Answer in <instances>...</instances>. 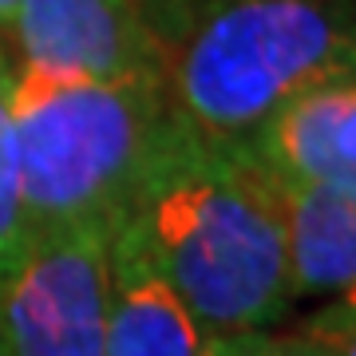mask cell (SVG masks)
<instances>
[{
    "label": "cell",
    "instance_id": "9",
    "mask_svg": "<svg viewBox=\"0 0 356 356\" xmlns=\"http://www.w3.org/2000/svg\"><path fill=\"white\" fill-rule=\"evenodd\" d=\"M13 83L16 72L0 51V281L16 269L28 250V229L20 214V178H16V135H13Z\"/></svg>",
    "mask_w": 356,
    "mask_h": 356
},
{
    "label": "cell",
    "instance_id": "1",
    "mask_svg": "<svg viewBox=\"0 0 356 356\" xmlns=\"http://www.w3.org/2000/svg\"><path fill=\"white\" fill-rule=\"evenodd\" d=\"M123 234L206 337L273 329L293 297L285 182L250 147L170 119Z\"/></svg>",
    "mask_w": 356,
    "mask_h": 356
},
{
    "label": "cell",
    "instance_id": "3",
    "mask_svg": "<svg viewBox=\"0 0 356 356\" xmlns=\"http://www.w3.org/2000/svg\"><path fill=\"white\" fill-rule=\"evenodd\" d=\"M170 119L163 79H76L20 67L13 135L28 242L79 226L115 234Z\"/></svg>",
    "mask_w": 356,
    "mask_h": 356
},
{
    "label": "cell",
    "instance_id": "6",
    "mask_svg": "<svg viewBox=\"0 0 356 356\" xmlns=\"http://www.w3.org/2000/svg\"><path fill=\"white\" fill-rule=\"evenodd\" d=\"M250 151L285 186H356V76L321 83L281 107Z\"/></svg>",
    "mask_w": 356,
    "mask_h": 356
},
{
    "label": "cell",
    "instance_id": "13",
    "mask_svg": "<svg viewBox=\"0 0 356 356\" xmlns=\"http://www.w3.org/2000/svg\"><path fill=\"white\" fill-rule=\"evenodd\" d=\"M16 8H20V0H0V36H8V32H13Z\"/></svg>",
    "mask_w": 356,
    "mask_h": 356
},
{
    "label": "cell",
    "instance_id": "4",
    "mask_svg": "<svg viewBox=\"0 0 356 356\" xmlns=\"http://www.w3.org/2000/svg\"><path fill=\"white\" fill-rule=\"evenodd\" d=\"M111 229L32 238L0 281V356H107Z\"/></svg>",
    "mask_w": 356,
    "mask_h": 356
},
{
    "label": "cell",
    "instance_id": "5",
    "mask_svg": "<svg viewBox=\"0 0 356 356\" xmlns=\"http://www.w3.org/2000/svg\"><path fill=\"white\" fill-rule=\"evenodd\" d=\"M28 72L163 79L166 44L139 0H20L13 32Z\"/></svg>",
    "mask_w": 356,
    "mask_h": 356
},
{
    "label": "cell",
    "instance_id": "2",
    "mask_svg": "<svg viewBox=\"0 0 356 356\" xmlns=\"http://www.w3.org/2000/svg\"><path fill=\"white\" fill-rule=\"evenodd\" d=\"M344 76H356V24L341 0H191L163 64L170 111L234 147Z\"/></svg>",
    "mask_w": 356,
    "mask_h": 356
},
{
    "label": "cell",
    "instance_id": "10",
    "mask_svg": "<svg viewBox=\"0 0 356 356\" xmlns=\"http://www.w3.org/2000/svg\"><path fill=\"white\" fill-rule=\"evenodd\" d=\"M289 337L313 356H356V289L301 317Z\"/></svg>",
    "mask_w": 356,
    "mask_h": 356
},
{
    "label": "cell",
    "instance_id": "11",
    "mask_svg": "<svg viewBox=\"0 0 356 356\" xmlns=\"http://www.w3.org/2000/svg\"><path fill=\"white\" fill-rule=\"evenodd\" d=\"M210 356H313L293 341L289 332H234V337H210Z\"/></svg>",
    "mask_w": 356,
    "mask_h": 356
},
{
    "label": "cell",
    "instance_id": "14",
    "mask_svg": "<svg viewBox=\"0 0 356 356\" xmlns=\"http://www.w3.org/2000/svg\"><path fill=\"white\" fill-rule=\"evenodd\" d=\"M341 4H344V13L353 16V24H356V0H341Z\"/></svg>",
    "mask_w": 356,
    "mask_h": 356
},
{
    "label": "cell",
    "instance_id": "7",
    "mask_svg": "<svg viewBox=\"0 0 356 356\" xmlns=\"http://www.w3.org/2000/svg\"><path fill=\"white\" fill-rule=\"evenodd\" d=\"M107 356H210V337L135 245L111 238Z\"/></svg>",
    "mask_w": 356,
    "mask_h": 356
},
{
    "label": "cell",
    "instance_id": "8",
    "mask_svg": "<svg viewBox=\"0 0 356 356\" xmlns=\"http://www.w3.org/2000/svg\"><path fill=\"white\" fill-rule=\"evenodd\" d=\"M293 297L356 289V186H285Z\"/></svg>",
    "mask_w": 356,
    "mask_h": 356
},
{
    "label": "cell",
    "instance_id": "12",
    "mask_svg": "<svg viewBox=\"0 0 356 356\" xmlns=\"http://www.w3.org/2000/svg\"><path fill=\"white\" fill-rule=\"evenodd\" d=\"M139 4H143V13H147V20L154 24V32L166 44V40L175 36V28H178V20H182L191 0H139Z\"/></svg>",
    "mask_w": 356,
    "mask_h": 356
}]
</instances>
